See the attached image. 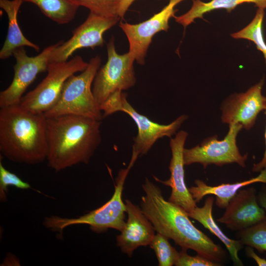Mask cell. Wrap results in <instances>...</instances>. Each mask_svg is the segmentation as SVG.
Listing matches in <instances>:
<instances>
[{
  "label": "cell",
  "instance_id": "cell-22",
  "mask_svg": "<svg viewBox=\"0 0 266 266\" xmlns=\"http://www.w3.org/2000/svg\"><path fill=\"white\" fill-rule=\"evenodd\" d=\"M264 9L258 8L251 22L242 30L231 34L235 39H245L253 42L257 49L262 52L266 63V43L262 32Z\"/></svg>",
  "mask_w": 266,
  "mask_h": 266
},
{
  "label": "cell",
  "instance_id": "cell-20",
  "mask_svg": "<svg viewBox=\"0 0 266 266\" xmlns=\"http://www.w3.org/2000/svg\"><path fill=\"white\" fill-rule=\"evenodd\" d=\"M243 3H253L258 8H266V0H211L207 2L201 0H193V4L186 13L174 17L176 22L186 28L196 19L202 18L203 15L207 12L221 8L231 12Z\"/></svg>",
  "mask_w": 266,
  "mask_h": 266
},
{
  "label": "cell",
  "instance_id": "cell-14",
  "mask_svg": "<svg viewBox=\"0 0 266 266\" xmlns=\"http://www.w3.org/2000/svg\"><path fill=\"white\" fill-rule=\"evenodd\" d=\"M188 136V133L182 130L177 133L175 137L170 140L171 158L169 166L170 172L169 178L163 181L154 176L156 181L171 188V192L168 200L180 206L187 213L193 211L197 206V202L190 193L185 181L183 151Z\"/></svg>",
  "mask_w": 266,
  "mask_h": 266
},
{
  "label": "cell",
  "instance_id": "cell-11",
  "mask_svg": "<svg viewBox=\"0 0 266 266\" xmlns=\"http://www.w3.org/2000/svg\"><path fill=\"white\" fill-rule=\"evenodd\" d=\"M120 19H108L90 12L85 21L72 31L67 41L62 40L50 56V63L68 61L76 50L83 48L94 49L104 44L103 34L114 26Z\"/></svg>",
  "mask_w": 266,
  "mask_h": 266
},
{
  "label": "cell",
  "instance_id": "cell-31",
  "mask_svg": "<svg viewBox=\"0 0 266 266\" xmlns=\"http://www.w3.org/2000/svg\"><path fill=\"white\" fill-rule=\"evenodd\" d=\"M258 199L260 205L264 209L266 213V186H264L261 189L258 194Z\"/></svg>",
  "mask_w": 266,
  "mask_h": 266
},
{
  "label": "cell",
  "instance_id": "cell-8",
  "mask_svg": "<svg viewBox=\"0 0 266 266\" xmlns=\"http://www.w3.org/2000/svg\"><path fill=\"white\" fill-rule=\"evenodd\" d=\"M107 62L98 70L92 88L100 107L115 91L127 90L136 83L133 67L135 60L129 52L122 55L117 53L113 36L107 45Z\"/></svg>",
  "mask_w": 266,
  "mask_h": 266
},
{
  "label": "cell",
  "instance_id": "cell-24",
  "mask_svg": "<svg viewBox=\"0 0 266 266\" xmlns=\"http://www.w3.org/2000/svg\"><path fill=\"white\" fill-rule=\"evenodd\" d=\"M168 239L157 233L149 245L156 254L159 266H173L178 259L179 252L170 244Z\"/></svg>",
  "mask_w": 266,
  "mask_h": 266
},
{
  "label": "cell",
  "instance_id": "cell-19",
  "mask_svg": "<svg viewBox=\"0 0 266 266\" xmlns=\"http://www.w3.org/2000/svg\"><path fill=\"white\" fill-rule=\"evenodd\" d=\"M214 201V198L213 196L207 197L203 205L200 207L197 206L193 211L188 213V216L200 223L223 242L234 266H243V264L238 254L243 245L238 240L230 238L216 223L212 215Z\"/></svg>",
  "mask_w": 266,
  "mask_h": 266
},
{
  "label": "cell",
  "instance_id": "cell-29",
  "mask_svg": "<svg viewBox=\"0 0 266 266\" xmlns=\"http://www.w3.org/2000/svg\"><path fill=\"white\" fill-rule=\"evenodd\" d=\"M265 114L266 116V108L265 110ZM265 137L266 139V150L262 160L260 162L253 165L252 167V171L253 172H260L264 169H266V127Z\"/></svg>",
  "mask_w": 266,
  "mask_h": 266
},
{
  "label": "cell",
  "instance_id": "cell-3",
  "mask_svg": "<svg viewBox=\"0 0 266 266\" xmlns=\"http://www.w3.org/2000/svg\"><path fill=\"white\" fill-rule=\"evenodd\" d=\"M46 118L19 104L0 109V154L13 162L35 165L47 159Z\"/></svg>",
  "mask_w": 266,
  "mask_h": 266
},
{
  "label": "cell",
  "instance_id": "cell-27",
  "mask_svg": "<svg viewBox=\"0 0 266 266\" xmlns=\"http://www.w3.org/2000/svg\"><path fill=\"white\" fill-rule=\"evenodd\" d=\"M176 266H220L221 264L212 261L199 254L192 256L182 249L179 252L178 259L174 265Z\"/></svg>",
  "mask_w": 266,
  "mask_h": 266
},
{
  "label": "cell",
  "instance_id": "cell-10",
  "mask_svg": "<svg viewBox=\"0 0 266 266\" xmlns=\"http://www.w3.org/2000/svg\"><path fill=\"white\" fill-rule=\"evenodd\" d=\"M61 41L47 46L33 57L28 56L24 47L14 51V76L9 86L0 93V108L20 103L24 93L38 74L47 70L51 53Z\"/></svg>",
  "mask_w": 266,
  "mask_h": 266
},
{
  "label": "cell",
  "instance_id": "cell-15",
  "mask_svg": "<svg viewBox=\"0 0 266 266\" xmlns=\"http://www.w3.org/2000/svg\"><path fill=\"white\" fill-rule=\"evenodd\" d=\"M217 221L234 231H241L266 219L264 209L259 203L255 188H241L230 200Z\"/></svg>",
  "mask_w": 266,
  "mask_h": 266
},
{
  "label": "cell",
  "instance_id": "cell-4",
  "mask_svg": "<svg viewBox=\"0 0 266 266\" xmlns=\"http://www.w3.org/2000/svg\"><path fill=\"white\" fill-rule=\"evenodd\" d=\"M100 64L101 58L96 55L90 59L84 70L70 76L64 85L58 101L44 113L45 116L72 114L101 121L103 114L91 88Z\"/></svg>",
  "mask_w": 266,
  "mask_h": 266
},
{
  "label": "cell",
  "instance_id": "cell-12",
  "mask_svg": "<svg viewBox=\"0 0 266 266\" xmlns=\"http://www.w3.org/2000/svg\"><path fill=\"white\" fill-rule=\"evenodd\" d=\"M184 0H169L162 10L149 19L137 24L121 22L120 27L127 36L129 43V52L140 65L145 64L147 50L154 35L169 29V20L174 16L176 5Z\"/></svg>",
  "mask_w": 266,
  "mask_h": 266
},
{
  "label": "cell",
  "instance_id": "cell-17",
  "mask_svg": "<svg viewBox=\"0 0 266 266\" xmlns=\"http://www.w3.org/2000/svg\"><path fill=\"white\" fill-rule=\"evenodd\" d=\"M257 182L266 183V169L260 171L258 176L246 180L216 186H210L201 180L197 179L195 181V186L189 188V191L197 203L205 196L212 195L216 197V205L221 209H225L230 200L240 189Z\"/></svg>",
  "mask_w": 266,
  "mask_h": 266
},
{
  "label": "cell",
  "instance_id": "cell-18",
  "mask_svg": "<svg viewBox=\"0 0 266 266\" xmlns=\"http://www.w3.org/2000/svg\"><path fill=\"white\" fill-rule=\"evenodd\" d=\"M23 2L21 0H0V7L6 13L8 27L5 40L0 51V59L5 60L20 47L27 46L39 51L38 45L29 40L23 34L18 24L17 15Z\"/></svg>",
  "mask_w": 266,
  "mask_h": 266
},
{
  "label": "cell",
  "instance_id": "cell-2",
  "mask_svg": "<svg viewBox=\"0 0 266 266\" xmlns=\"http://www.w3.org/2000/svg\"><path fill=\"white\" fill-rule=\"evenodd\" d=\"M101 121L72 114L46 118L48 166L59 172L88 164L101 142Z\"/></svg>",
  "mask_w": 266,
  "mask_h": 266
},
{
  "label": "cell",
  "instance_id": "cell-13",
  "mask_svg": "<svg viewBox=\"0 0 266 266\" xmlns=\"http://www.w3.org/2000/svg\"><path fill=\"white\" fill-rule=\"evenodd\" d=\"M264 82L263 78L245 92L233 94L225 100L221 106L222 122L229 125L239 123L246 130H250L258 115L266 108L262 94Z\"/></svg>",
  "mask_w": 266,
  "mask_h": 266
},
{
  "label": "cell",
  "instance_id": "cell-30",
  "mask_svg": "<svg viewBox=\"0 0 266 266\" xmlns=\"http://www.w3.org/2000/svg\"><path fill=\"white\" fill-rule=\"evenodd\" d=\"M135 0H121L118 9V15L123 18L126 11Z\"/></svg>",
  "mask_w": 266,
  "mask_h": 266
},
{
  "label": "cell",
  "instance_id": "cell-9",
  "mask_svg": "<svg viewBox=\"0 0 266 266\" xmlns=\"http://www.w3.org/2000/svg\"><path fill=\"white\" fill-rule=\"evenodd\" d=\"M229 131L223 140L216 135L205 138L200 144L191 148H184L183 159L185 166L200 164L205 169L208 166H223L236 163L245 166L248 154L241 155L236 144V137L243 129L239 123L229 125Z\"/></svg>",
  "mask_w": 266,
  "mask_h": 266
},
{
  "label": "cell",
  "instance_id": "cell-16",
  "mask_svg": "<svg viewBox=\"0 0 266 266\" xmlns=\"http://www.w3.org/2000/svg\"><path fill=\"white\" fill-rule=\"evenodd\" d=\"M125 202L127 220L120 234L117 236L116 241L121 251L131 257L138 247L150 245L156 231L141 207L129 200Z\"/></svg>",
  "mask_w": 266,
  "mask_h": 266
},
{
  "label": "cell",
  "instance_id": "cell-7",
  "mask_svg": "<svg viewBox=\"0 0 266 266\" xmlns=\"http://www.w3.org/2000/svg\"><path fill=\"white\" fill-rule=\"evenodd\" d=\"M88 65L80 56L66 62L50 63L46 77L22 97L19 104L32 112L44 114L58 101L66 80L72 75L84 70Z\"/></svg>",
  "mask_w": 266,
  "mask_h": 266
},
{
  "label": "cell",
  "instance_id": "cell-6",
  "mask_svg": "<svg viewBox=\"0 0 266 266\" xmlns=\"http://www.w3.org/2000/svg\"><path fill=\"white\" fill-rule=\"evenodd\" d=\"M103 118L116 112L129 115L137 127V134L134 138L130 163L133 164L139 156L146 154L156 141L166 136L171 137L186 121L188 116L181 115L168 125L154 122L138 113L128 101L126 95L121 91L112 94L100 106Z\"/></svg>",
  "mask_w": 266,
  "mask_h": 266
},
{
  "label": "cell",
  "instance_id": "cell-32",
  "mask_svg": "<svg viewBox=\"0 0 266 266\" xmlns=\"http://www.w3.org/2000/svg\"><path fill=\"white\" fill-rule=\"evenodd\" d=\"M265 101L266 102V97L265 96Z\"/></svg>",
  "mask_w": 266,
  "mask_h": 266
},
{
  "label": "cell",
  "instance_id": "cell-23",
  "mask_svg": "<svg viewBox=\"0 0 266 266\" xmlns=\"http://www.w3.org/2000/svg\"><path fill=\"white\" fill-rule=\"evenodd\" d=\"M236 235L242 245L255 248L260 253L266 252V219L238 231Z\"/></svg>",
  "mask_w": 266,
  "mask_h": 266
},
{
  "label": "cell",
  "instance_id": "cell-28",
  "mask_svg": "<svg viewBox=\"0 0 266 266\" xmlns=\"http://www.w3.org/2000/svg\"><path fill=\"white\" fill-rule=\"evenodd\" d=\"M247 257L252 258L259 266H266V260L259 256L254 251L253 248L248 246L246 249Z\"/></svg>",
  "mask_w": 266,
  "mask_h": 266
},
{
  "label": "cell",
  "instance_id": "cell-25",
  "mask_svg": "<svg viewBox=\"0 0 266 266\" xmlns=\"http://www.w3.org/2000/svg\"><path fill=\"white\" fill-rule=\"evenodd\" d=\"M88 8L90 12L108 19H120L118 9L121 0H72Z\"/></svg>",
  "mask_w": 266,
  "mask_h": 266
},
{
  "label": "cell",
  "instance_id": "cell-5",
  "mask_svg": "<svg viewBox=\"0 0 266 266\" xmlns=\"http://www.w3.org/2000/svg\"><path fill=\"white\" fill-rule=\"evenodd\" d=\"M133 165L129 163L126 168L121 169L115 179V189L111 199L101 206L83 215L75 218H64L58 216L45 217L43 225L52 231L62 233L64 229L74 225L84 224L90 226L97 233H103L109 229L121 232L126 223V206L122 200L124 183Z\"/></svg>",
  "mask_w": 266,
  "mask_h": 266
},
{
  "label": "cell",
  "instance_id": "cell-21",
  "mask_svg": "<svg viewBox=\"0 0 266 266\" xmlns=\"http://www.w3.org/2000/svg\"><path fill=\"white\" fill-rule=\"evenodd\" d=\"M35 4L48 18L59 24H66L75 17L78 5L72 0H21Z\"/></svg>",
  "mask_w": 266,
  "mask_h": 266
},
{
  "label": "cell",
  "instance_id": "cell-26",
  "mask_svg": "<svg viewBox=\"0 0 266 266\" xmlns=\"http://www.w3.org/2000/svg\"><path fill=\"white\" fill-rule=\"evenodd\" d=\"M13 186L22 190L31 189L41 194L38 190L33 189L28 183L23 181L15 174L7 170L0 160V200L1 202L7 201L8 187Z\"/></svg>",
  "mask_w": 266,
  "mask_h": 266
},
{
  "label": "cell",
  "instance_id": "cell-1",
  "mask_svg": "<svg viewBox=\"0 0 266 266\" xmlns=\"http://www.w3.org/2000/svg\"><path fill=\"white\" fill-rule=\"evenodd\" d=\"M142 187L145 194L140 207L157 233L172 239L182 249L193 250L222 264L226 256L224 249L193 225L186 211L166 200L161 189L147 178Z\"/></svg>",
  "mask_w": 266,
  "mask_h": 266
}]
</instances>
